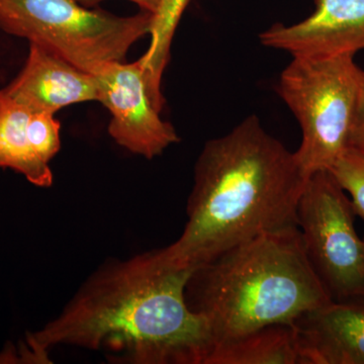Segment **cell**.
<instances>
[{
    "label": "cell",
    "instance_id": "6da1fadb",
    "mask_svg": "<svg viewBox=\"0 0 364 364\" xmlns=\"http://www.w3.org/2000/svg\"><path fill=\"white\" fill-rule=\"evenodd\" d=\"M191 273L161 249L107 263L28 336L23 358L48 363L50 349L69 345L104 351L112 363L205 364L214 341L186 304Z\"/></svg>",
    "mask_w": 364,
    "mask_h": 364
},
{
    "label": "cell",
    "instance_id": "7a4b0ae2",
    "mask_svg": "<svg viewBox=\"0 0 364 364\" xmlns=\"http://www.w3.org/2000/svg\"><path fill=\"white\" fill-rule=\"evenodd\" d=\"M309 176L294 152L249 116L205 144L196 161L188 222L161 249L172 264L193 272L229 249L268 232L298 226Z\"/></svg>",
    "mask_w": 364,
    "mask_h": 364
},
{
    "label": "cell",
    "instance_id": "3957f363",
    "mask_svg": "<svg viewBox=\"0 0 364 364\" xmlns=\"http://www.w3.org/2000/svg\"><path fill=\"white\" fill-rule=\"evenodd\" d=\"M186 301L207 323L215 345L267 326L291 325L332 299L294 226L258 235L193 269Z\"/></svg>",
    "mask_w": 364,
    "mask_h": 364
},
{
    "label": "cell",
    "instance_id": "277c9868",
    "mask_svg": "<svg viewBox=\"0 0 364 364\" xmlns=\"http://www.w3.org/2000/svg\"><path fill=\"white\" fill-rule=\"evenodd\" d=\"M152 14L117 16L75 0H0V28L25 38L92 74L124 62L132 46L149 35Z\"/></svg>",
    "mask_w": 364,
    "mask_h": 364
},
{
    "label": "cell",
    "instance_id": "5b68a950",
    "mask_svg": "<svg viewBox=\"0 0 364 364\" xmlns=\"http://www.w3.org/2000/svg\"><path fill=\"white\" fill-rule=\"evenodd\" d=\"M359 71L353 55L296 56L280 75L277 92L301 126L294 154L308 176L331 168L348 148Z\"/></svg>",
    "mask_w": 364,
    "mask_h": 364
},
{
    "label": "cell",
    "instance_id": "8992f818",
    "mask_svg": "<svg viewBox=\"0 0 364 364\" xmlns=\"http://www.w3.org/2000/svg\"><path fill=\"white\" fill-rule=\"evenodd\" d=\"M350 198L329 170L309 176L296 219L306 258L332 301L364 298V240Z\"/></svg>",
    "mask_w": 364,
    "mask_h": 364
},
{
    "label": "cell",
    "instance_id": "52a82bcc",
    "mask_svg": "<svg viewBox=\"0 0 364 364\" xmlns=\"http://www.w3.org/2000/svg\"><path fill=\"white\" fill-rule=\"evenodd\" d=\"M92 75L97 80L98 102L112 114L109 135L119 145L152 159L178 142L173 127L163 121L153 104L140 59L133 63L102 64Z\"/></svg>",
    "mask_w": 364,
    "mask_h": 364
},
{
    "label": "cell",
    "instance_id": "ba28073f",
    "mask_svg": "<svg viewBox=\"0 0 364 364\" xmlns=\"http://www.w3.org/2000/svg\"><path fill=\"white\" fill-rule=\"evenodd\" d=\"M259 40L293 57L354 56L364 50V0H315V9L305 20L275 23Z\"/></svg>",
    "mask_w": 364,
    "mask_h": 364
},
{
    "label": "cell",
    "instance_id": "9c48e42d",
    "mask_svg": "<svg viewBox=\"0 0 364 364\" xmlns=\"http://www.w3.org/2000/svg\"><path fill=\"white\" fill-rule=\"evenodd\" d=\"M291 325L301 364H364V298L329 301Z\"/></svg>",
    "mask_w": 364,
    "mask_h": 364
},
{
    "label": "cell",
    "instance_id": "30bf717a",
    "mask_svg": "<svg viewBox=\"0 0 364 364\" xmlns=\"http://www.w3.org/2000/svg\"><path fill=\"white\" fill-rule=\"evenodd\" d=\"M4 90L31 111L52 114L68 105L98 102L92 74L33 43L25 67Z\"/></svg>",
    "mask_w": 364,
    "mask_h": 364
},
{
    "label": "cell",
    "instance_id": "8fae6325",
    "mask_svg": "<svg viewBox=\"0 0 364 364\" xmlns=\"http://www.w3.org/2000/svg\"><path fill=\"white\" fill-rule=\"evenodd\" d=\"M32 111L0 90V167L23 174L31 183L48 188L53 182L49 164L33 151L28 122Z\"/></svg>",
    "mask_w": 364,
    "mask_h": 364
},
{
    "label": "cell",
    "instance_id": "7c38bea8",
    "mask_svg": "<svg viewBox=\"0 0 364 364\" xmlns=\"http://www.w3.org/2000/svg\"><path fill=\"white\" fill-rule=\"evenodd\" d=\"M205 364H301L293 325L274 324L215 344Z\"/></svg>",
    "mask_w": 364,
    "mask_h": 364
},
{
    "label": "cell",
    "instance_id": "4fadbf2b",
    "mask_svg": "<svg viewBox=\"0 0 364 364\" xmlns=\"http://www.w3.org/2000/svg\"><path fill=\"white\" fill-rule=\"evenodd\" d=\"M189 2L191 0H161L159 9L153 14L151 21L149 49L140 58L150 97L160 112L164 105L161 91L163 72L168 64L174 33Z\"/></svg>",
    "mask_w": 364,
    "mask_h": 364
},
{
    "label": "cell",
    "instance_id": "5bb4252c",
    "mask_svg": "<svg viewBox=\"0 0 364 364\" xmlns=\"http://www.w3.org/2000/svg\"><path fill=\"white\" fill-rule=\"evenodd\" d=\"M329 171L350 196L355 214L364 219V151L347 148Z\"/></svg>",
    "mask_w": 364,
    "mask_h": 364
},
{
    "label": "cell",
    "instance_id": "9a60e30c",
    "mask_svg": "<svg viewBox=\"0 0 364 364\" xmlns=\"http://www.w3.org/2000/svg\"><path fill=\"white\" fill-rule=\"evenodd\" d=\"M28 132L36 154L49 164L61 147L58 119H55L54 114L48 112L32 111L28 122Z\"/></svg>",
    "mask_w": 364,
    "mask_h": 364
},
{
    "label": "cell",
    "instance_id": "2e32d148",
    "mask_svg": "<svg viewBox=\"0 0 364 364\" xmlns=\"http://www.w3.org/2000/svg\"><path fill=\"white\" fill-rule=\"evenodd\" d=\"M348 147L364 151V70L360 69L358 76V100L352 123Z\"/></svg>",
    "mask_w": 364,
    "mask_h": 364
},
{
    "label": "cell",
    "instance_id": "e0dca14e",
    "mask_svg": "<svg viewBox=\"0 0 364 364\" xmlns=\"http://www.w3.org/2000/svg\"><path fill=\"white\" fill-rule=\"evenodd\" d=\"M75 1L80 4L81 6L90 7L91 9V7L97 6V4H100L104 0H75ZM129 1L134 2V4L140 7L141 11L149 13L152 16L156 13L158 9H159L160 4H161V0H129Z\"/></svg>",
    "mask_w": 364,
    "mask_h": 364
}]
</instances>
